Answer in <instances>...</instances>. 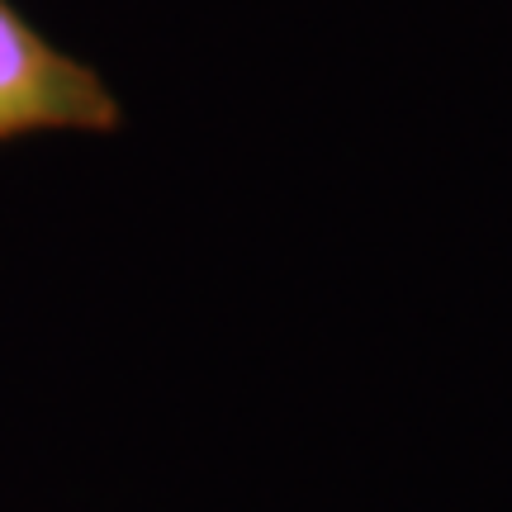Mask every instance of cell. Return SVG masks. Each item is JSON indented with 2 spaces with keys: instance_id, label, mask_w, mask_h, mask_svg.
<instances>
[{
  "instance_id": "6da1fadb",
  "label": "cell",
  "mask_w": 512,
  "mask_h": 512,
  "mask_svg": "<svg viewBox=\"0 0 512 512\" xmlns=\"http://www.w3.org/2000/svg\"><path fill=\"white\" fill-rule=\"evenodd\" d=\"M124 110L105 76L0 0V143L38 133H114Z\"/></svg>"
}]
</instances>
